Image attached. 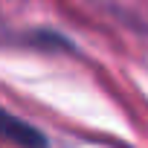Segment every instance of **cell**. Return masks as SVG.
<instances>
[{
	"mask_svg": "<svg viewBox=\"0 0 148 148\" xmlns=\"http://www.w3.org/2000/svg\"><path fill=\"white\" fill-rule=\"evenodd\" d=\"M3 134H6V139H12V142H18V145H23V148H47V145H49L47 136H44L38 128H32L29 122L18 119L15 113H6V116H3Z\"/></svg>",
	"mask_w": 148,
	"mask_h": 148,
	"instance_id": "1",
	"label": "cell"
}]
</instances>
